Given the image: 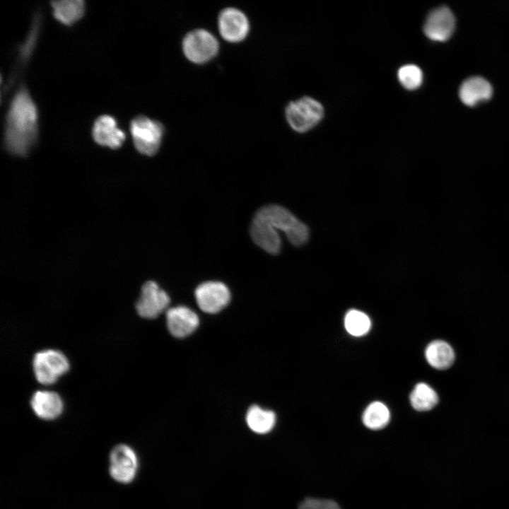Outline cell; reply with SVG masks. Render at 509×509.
<instances>
[{
    "label": "cell",
    "mask_w": 509,
    "mask_h": 509,
    "mask_svg": "<svg viewBox=\"0 0 509 509\" xmlns=\"http://www.w3.org/2000/svg\"><path fill=\"white\" fill-rule=\"evenodd\" d=\"M425 357L433 368L444 370L453 364L455 356L449 344L442 340H435L426 348Z\"/></svg>",
    "instance_id": "obj_17"
},
{
    "label": "cell",
    "mask_w": 509,
    "mask_h": 509,
    "mask_svg": "<svg viewBox=\"0 0 509 509\" xmlns=\"http://www.w3.org/2000/svg\"><path fill=\"white\" fill-rule=\"evenodd\" d=\"M33 370L37 380L42 385H51L69 368V361L61 351L47 349L36 353Z\"/></svg>",
    "instance_id": "obj_6"
},
{
    "label": "cell",
    "mask_w": 509,
    "mask_h": 509,
    "mask_svg": "<svg viewBox=\"0 0 509 509\" xmlns=\"http://www.w3.org/2000/svg\"><path fill=\"white\" fill-rule=\"evenodd\" d=\"M298 509H341L339 505L334 501L329 499H320L307 498L298 505Z\"/></svg>",
    "instance_id": "obj_23"
},
{
    "label": "cell",
    "mask_w": 509,
    "mask_h": 509,
    "mask_svg": "<svg viewBox=\"0 0 509 509\" xmlns=\"http://www.w3.org/2000/svg\"><path fill=\"white\" fill-rule=\"evenodd\" d=\"M34 413L40 419L52 420L62 412L63 402L59 395L51 391H37L30 400Z\"/></svg>",
    "instance_id": "obj_14"
},
{
    "label": "cell",
    "mask_w": 509,
    "mask_h": 509,
    "mask_svg": "<svg viewBox=\"0 0 509 509\" xmlns=\"http://www.w3.org/2000/svg\"><path fill=\"white\" fill-rule=\"evenodd\" d=\"M401 84L408 90L418 88L423 81V73L421 69L414 64H406L402 66L397 73Z\"/></svg>",
    "instance_id": "obj_22"
},
{
    "label": "cell",
    "mask_w": 509,
    "mask_h": 509,
    "mask_svg": "<svg viewBox=\"0 0 509 509\" xmlns=\"http://www.w3.org/2000/svg\"><path fill=\"white\" fill-rule=\"evenodd\" d=\"M278 230L283 232L289 242L297 247L305 245L309 238L308 227L287 209L270 204L259 209L250 227L255 243L270 254H278L281 248Z\"/></svg>",
    "instance_id": "obj_1"
},
{
    "label": "cell",
    "mask_w": 509,
    "mask_h": 509,
    "mask_svg": "<svg viewBox=\"0 0 509 509\" xmlns=\"http://www.w3.org/2000/svg\"><path fill=\"white\" fill-rule=\"evenodd\" d=\"M170 302L168 295L156 282L147 281L141 288L136 308L141 317L153 319L167 311Z\"/></svg>",
    "instance_id": "obj_9"
},
{
    "label": "cell",
    "mask_w": 509,
    "mask_h": 509,
    "mask_svg": "<svg viewBox=\"0 0 509 509\" xmlns=\"http://www.w3.org/2000/svg\"><path fill=\"white\" fill-rule=\"evenodd\" d=\"M286 118L291 127L300 133L316 126L324 115L322 105L310 97H303L288 103L285 110Z\"/></svg>",
    "instance_id": "obj_4"
},
{
    "label": "cell",
    "mask_w": 509,
    "mask_h": 509,
    "mask_svg": "<svg viewBox=\"0 0 509 509\" xmlns=\"http://www.w3.org/2000/svg\"><path fill=\"white\" fill-rule=\"evenodd\" d=\"M245 420L248 427L253 432L265 434L271 431L275 426L276 415L271 410L253 405L249 408Z\"/></svg>",
    "instance_id": "obj_18"
},
{
    "label": "cell",
    "mask_w": 509,
    "mask_h": 509,
    "mask_svg": "<svg viewBox=\"0 0 509 509\" xmlns=\"http://www.w3.org/2000/svg\"><path fill=\"white\" fill-rule=\"evenodd\" d=\"M92 136L99 145L112 149L119 148L126 138L125 133L119 128L116 119L109 115H103L96 118L92 127Z\"/></svg>",
    "instance_id": "obj_12"
},
{
    "label": "cell",
    "mask_w": 509,
    "mask_h": 509,
    "mask_svg": "<svg viewBox=\"0 0 509 509\" xmlns=\"http://www.w3.org/2000/svg\"><path fill=\"white\" fill-rule=\"evenodd\" d=\"M390 412L387 406L381 402L370 403L364 410L362 421L365 426L371 430H380L390 422Z\"/></svg>",
    "instance_id": "obj_19"
},
{
    "label": "cell",
    "mask_w": 509,
    "mask_h": 509,
    "mask_svg": "<svg viewBox=\"0 0 509 509\" xmlns=\"http://www.w3.org/2000/svg\"><path fill=\"white\" fill-rule=\"evenodd\" d=\"M455 23L452 11L446 6H440L428 15L423 25V32L432 40L445 41L452 35Z\"/></svg>",
    "instance_id": "obj_11"
},
{
    "label": "cell",
    "mask_w": 509,
    "mask_h": 509,
    "mask_svg": "<svg viewBox=\"0 0 509 509\" xmlns=\"http://www.w3.org/2000/svg\"><path fill=\"white\" fill-rule=\"evenodd\" d=\"M138 469V458L129 445L119 444L113 447L110 455L109 472L112 479L122 484L131 482Z\"/></svg>",
    "instance_id": "obj_7"
},
{
    "label": "cell",
    "mask_w": 509,
    "mask_h": 509,
    "mask_svg": "<svg viewBox=\"0 0 509 509\" xmlns=\"http://www.w3.org/2000/svg\"><path fill=\"white\" fill-rule=\"evenodd\" d=\"M39 117L37 106L25 86L13 95L7 111L4 144L16 156L26 155L38 136Z\"/></svg>",
    "instance_id": "obj_2"
},
{
    "label": "cell",
    "mask_w": 509,
    "mask_h": 509,
    "mask_svg": "<svg viewBox=\"0 0 509 509\" xmlns=\"http://www.w3.org/2000/svg\"><path fill=\"white\" fill-rule=\"evenodd\" d=\"M182 47L188 60L195 64H204L217 54L219 44L216 38L209 31L204 29H195L185 36Z\"/></svg>",
    "instance_id": "obj_5"
},
{
    "label": "cell",
    "mask_w": 509,
    "mask_h": 509,
    "mask_svg": "<svg viewBox=\"0 0 509 509\" xmlns=\"http://www.w3.org/2000/svg\"><path fill=\"white\" fill-rule=\"evenodd\" d=\"M130 132L136 150L144 155L152 156L158 151L164 127L157 120L138 115L130 122Z\"/></svg>",
    "instance_id": "obj_3"
},
{
    "label": "cell",
    "mask_w": 509,
    "mask_h": 509,
    "mask_svg": "<svg viewBox=\"0 0 509 509\" xmlns=\"http://www.w3.org/2000/svg\"><path fill=\"white\" fill-rule=\"evenodd\" d=\"M344 327L347 332L351 335L361 337L369 332L371 322L365 313L352 309L349 310L345 315Z\"/></svg>",
    "instance_id": "obj_21"
},
{
    "label": "cell",
    "mask_w": 509,
    "mask_h": 509,
    "mask_svg": "<svg viewBox=\"0 0 509 509\" xmlns=\"http://www.w3.org/2000/svg\"><path fill=\"white\" fill-rule=\"evenodd\" d=\"M218 25L222 37L230 42L243 40L250 29L246 16L241 11L232 7L226 8L220 12Z\"/></svg>",
    "instance_id": "obj_10"
},
{
    "label": "cell",
    "mask_w": 509,
    "mask_h": 509,
    "mask_svg": "<svg viewBox=\"0 0 509 509\" xmlns=\"http://www.w3.org/2000/svg\"><path fill=\"white\" fill-rule=\"evenodd\" d=\"M166 323L170 334L177 338H184L192 334L198 327L197 315L187 307L180 305L168 308Z\"/></svg>",
    "instance_id": "obj_13"
},
{
    "label": "cell",
    "mask_w": 509,
    "mask_h": 509,
    "mask_svg": "<svg viewBox=\"0 0 509 509\" xmlns=\"http://www.w3.org/2000/svg\"><path fill=\"white\" fill-rule=\"evenodd\" d=\"M412 407L419 411H426L433 409L438 402L436 392L424 382L418 383L409 397Z\"/></svg>",
    "instance_id": "obj_20"
},
{
    "label": "cell",
    "mask_w": 509,
    "mask_h": 509,
    "mask_svg": "<svg viewBox=\"0 0 509 509\" xmlns=\"http://www.w3.org/2000/svg\"><path fill=\"white\" fill-rule=\"evenodd\" d=\"M199 308L207 313H216L230 300V293L222 282L207 281L197 286L194 292Z\"/></svg>",
    "instance_id": "obj_8"
},
{
    "label": "cell",
    "mask_w": 509,
    "mask_h": 509,
    "mask_svg": "<svg viewBox=\"0 0 509 509\" xmlns=\"http://www.w3.org/2000/svg\"><path fill=\"white\" fill-rule=\"evenodd\" d=\"M492 92V87L486 79L480 76H473L462 82L459 95L464 104L473 106L479 102L489 99Z\"/></svg>",
    "instance_id": "obj_15"
},
{
    "label": "cell",
    "mask_w": 509,
    "mask_h": 509,
    "mask_svg": "<svg viewBox=\"0 0 509 509\" xmlns=\"http://www.w3.org/2000/svg\"><path fill=\"white\" fill-rule=\"evenodd\" d=\"M51 5L54 18L67 26L78 21L85 13V2L82 0L53 1Z\"/></svg>",
    "instance_id": "obj_16"
}]
</instances>
